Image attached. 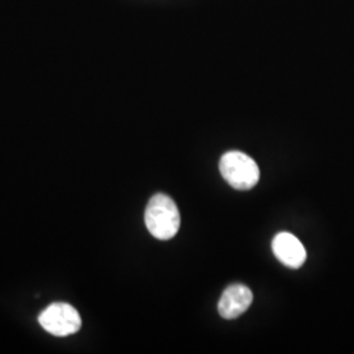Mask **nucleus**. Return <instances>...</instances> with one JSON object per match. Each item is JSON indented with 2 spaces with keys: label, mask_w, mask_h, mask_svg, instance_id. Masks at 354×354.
Wrapping results in <instances>:
<instances>
[{
  "label": "nucleus",
  "mask_w": 354,
  "mask_h": 354,
  "mask_svg": "<svg viewBox=\"0 0 354 354\" xmlns=\"http://www.w3.org/2000/svg\"><path fill=\"white\" fill-rule=\"evenodd\" d=\"M145 223L153 238L169 241L176 236L181 216L175 201L163 193L152 196L145 212Z\"/></svg>",
  "instance_id": "nucleus-1"
},
{
  "label": "nucleus",
  "mask_w": 354,
  "mask_h": 354,
  "mask_svg": "<svg viewBox=\"0 0 354 354\" xmlns=\"http://www.w3.org/2000/svg\"><path fill=\"white\" fill-rule=\"evenodd\" d=\"M219 171L228 184L238 190L252 189L260 178L257 163L241 151L226 152L221 158Z\"/></svg>",
  "instance_id": "nucleus-2"
},
{
  "label": "nucleus",
  "mask_w": 354,
  "mask_h": 354,
  "mask_svg": "<svg viewBox=\"0 0 354 354\" xmlns=\"http://www.w3.org/2000/svg\"><path fill=\"white\" fill-rule=\"evenodd\" d=\"M41 327L57 337H66L76 333L82 327V319L73 306L53 304L38 317Z\"/></svg>",
  "instance_id": "nucleus-3"
},
{
  "label": "nucleus",
  "mask_w": 354,
  "mask_h": 354,
  "mask_svg": "<svg viewBox=\"0 0 354 354\" xmlns=\"http://www.w3.org/2000/svg\"><path fill=\"white\" fill-rule=\"evenodd\" d=\"M272 250L281 264L298 269L307 260V252L302 241L290 232H279L272 241Z\"/></svg>",
  "instance_id": "nucleus-4"
},
{
  "label": "nucleus",
  "mask_w": 354,
  "mask_h": 354,
  "mask_svg": "<svg viewBox=\"0 0 354 354\" xmlns=\"http://www.w3.org/2000/svg\"><path fill=\"white\" fill-rule=\"evenodd\" d=\"M253 302V292L241 283L228 286L219 298L218 313L223 319H236L243 315Z\"/></svg>",
  "instance_id": "nucleus-5"
}]
</instances>
